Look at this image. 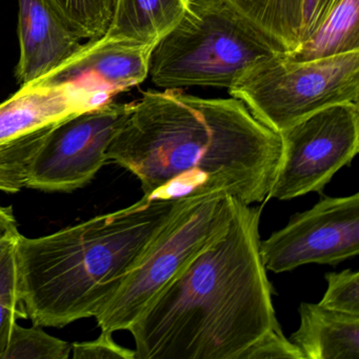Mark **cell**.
<instances>
[{
    "instance_id": "4",
    "label": "cell",
    "mask_w": 359,
    "mask_h": 359,
    "mask_svg": "<svg viewBox=\"0 0 359 359\" xmlns=\"http://www.w3.org/2000/svg\"><path fill=\"white\" fill-rule=\"evenodd\" d=\"M283 53L228 0H188L180 22L153 47L149 75L165 90H229L252 67Z\"/></svg>"
},
{
    "instance_id": "22",
    "label": "cell",
    "mask_w": 359,
    "mask_h": 359,
    "mask_svg": "<svg viewBox=\"0 0 359 359\" xmlns=\"http://www.w3.org/2000/svg\"><path fill=\"white\" fill-rule=\"evenodd\" d=\"M113 333L102 331L96 339L74 342L72 356L75 359H136L135 351L123 348L113 339Z\"/></svg>"
},
{
    "instance_id": "3",
    "label": "cell",
    "mask_w": 359,
    "mask_h": 359,
    "mask_svg": "<svg viewBox=\"0 0 359 359\" xmlns=\"http://www.w3.org/2000/svg\"><path fill=\"white\" fill-rule=\"evenodd\" d=\"M187 201L142 196L46 236L20 234L18 285L27 318L41 327H64L95 316Z\"/></svg>"
},
{
    "instance_id": "24",
    "label": "cell",
    "mask_w": 359,
    "mask_h": 359,
    "mask_svg": "<svg viewBox=\"0 0 359 359\" xmlns=\"http://www.w3.org/2000/svg\"><path fill=\"white\" fill-rule=\"evenodd\" d=\"M18 224L12 207L0 205V239L16 237L20 235Z\"/></svg>"
},
{
    "instance_id": "2",
    "label": "cell",
    "mask_w": 359,
    "mask_h": 359,
    "mask_svg": "<svg viewBox=\"0 0 359 359\" xmlns=\"http://www.w3.org/2000/svg\"><path fill=\"white\" fill-rule=\"evenodd\" d=\"M262 210L235 199L226 232L132 323L136 359H238L278 323L260 256Z\"/></svg>"
},
{
    "instance_id": "20",
    "label": "cell",
    "mask_w": 359,
    "mask_h": 359,
    "mask_svg": "<svg viewBox=\"0 0 359 359\" xmlns=\"http://www.w3.org/2000/svg\"><path fill=\"white\" fill-rule=\"evenodd\" d=\"M327 287L319 304L338 312L359 316V273L346 269L325 275Z\"/></svg>"
},
{
    "instance_id": "7",
    "label": "cell",
    "mask_w": 359,
    "mask_h": 359,
    "mask_svg": "<svg viewBox=\"0 0 359 359\" xmlns=\"http://www.w3.org/2000/svg\"><path fill=\"white\" fill-rule=\"evenodd\" d=\"M83 83H34L0 104V192L26 188L35 157L65 121L112 100Z\"/></svg>"
},
{
    "instance_id": "1",
    "label": "cell",
    "mask_w": 359,
    "mask_h": 359,
    "mask_svg": "<svg viewBox=\"0 0 359 359\" xmlns=\"http://www.w3.org/2000/svg\"><path fill=\"white\" fill-rule=\"evenodd\" d=\"M107 156L135 175L151 201L224 194L254 205L268 201L281 140L237 98L148 90Z\"/></svg>"
},
{
    "instance_id": "14",
    "label": "cell",
    "mask_w": 359,
    "mask_h": 359,
    "mask_svg": "<svg viewBox=\"0 0 359 359\" xmlns=\"http://www.w3.org/2000/svg\"><path fill=\"white\" fill-rule=\"evenodd\" d=\"M188 0H116L104 39L154 47L175 27Z\"/></svg>"
},
{
    "instance_id": "15",
    "label": "cell",
    "mask_w": 359,
    "mask_h": 359,
    "mask_svg": "<svg viewBox=\"0 0 359 359\" xmlns=\"http://www.w3.org/2000/svg\"><path fill=\"white\" fill-rule=\"evenodd\" d=\"M359 0H340L314 36L287 57L309 62L359 51Z\"/></svg>"
},
{
    "instance_id": "10",
    "label": "cell",
    "mask_w": 359,
    "mask_h": 359,
    "mask_svg": "<svg viewBox=\"0 0 359 359\" xmlns=\"http://www.w3.org/2000/svg\"><path fill=\"white\" fill-rule=\"evenodd\" d=\"M266 271L289 272L309 264L336 266L359 253V194L323 197L287 226L260 241Z\"/></svg>"
},
{
    "instance_id": "16",
    "label": "cell",
    "mask_w": 359,
    "mask_h": 359,
    "mask_svg": "<svg viewBox=\"0 0 359 359\" xmlns=\"http://www.w3.org/2000/svg\"><path fill=\"white\" fill-rule=\"evenodd\" d=\"M250 22L285 49L299 46L302 0H228Z\"/></svg>"
},
{
    "instance_id": "19",
    "label": "cell",
    "mask_w": 359,
    "mask_h": 359,
    "mask_svg": "<svg viewBox=\"0 0 359 359\" xmlns=\"http://www.w3.org/2000/svg\"><path fill=\"white\" fill-rule=\"evenodd\" d=\"M72 344L43 331L39 325H13L1 359H68Z\"/></svg>"
},
{
    "instance_id": "6",
    "label": "cell",
    "mask_w": 359,
    "mask_h": 359,
    "mask_svg": "<svg viewBox=\"0 0 359 359\" xmlns=\"http://www.w3.org/2000/svg\"><path fill=\"white\" fill-rule=\"evenodd\" d=\"M229 94L279 134L332 104L358 102L359 51L309 62L278 54L252 67Z\"/></svg>"
},
{
    "instance_id": "23",
    "label": "cell",
    "mask_w": 359,
    "mask_h": 359,
    "mask_svg": "<svg viewBox=\"0 0 359 359\" xmlns=\"http://www.w3.org/2000/svg\"><path fill=\"white\" fill-rule=\"evenodd\" d=\"M340 0H302L299 46L312 39Z\"/></svg>"
},
{
    "instance_id": "12",
    "label": "cell",
    "mask_w": 359,
    "mask_h": 359,
    "mask_svg": "<svg viewBox=\"0 0 359 359\" xmlns=\"http://www.w3.org/2000/svg\"><path fill=\"white\" fill-rule=\"evenodd\" d=\"M20 55L15 77L20 87L34 85L60 68L83 46V39L45 0H18Z\"/></svg>"
},
{
    "instance_id": "8",
    "label": "cell",
    "mask_w": 359,
    "mask_h": 359,
    "mask_svg": "<svg viewBox=\"0 0 359 359\" xmlns=\"http://www.w3.org/2000/svg\"><path fill=\"white\" fill-rule=\"evenodd\" d=\"M279 135L280 161L268 201H290L309 193H321L358 153V102L321 109Z\"/></svg>"
},
{
    "instance_id": "13",
    "label": "cell",
    "mask_w": 359,
    "mask_h": 359,
    "mask_svg": "<svg viewBox=\"0 0 359 359\" xmlns=\"http://www.w3.org/2000/svg\"><path fill=\"white\" fill-rule=\"evenodd\" d=\"M291 340L304 359H359V316L302 302Z\"/></svg>"
},
{
    "instance_id": "9",
    "label": "cell",
    "mask_w": 359,
    "mask_h": 359,
    "mask_svg": "<svg viewBox=\"0 0 359 359\" xmlns=\"http://www.w3.org/2000/svg\"><path fill=\"white\" fill-rule=\"evenodd\" d=\"M133 107L110 100L58 126L35 157L26 188L70 193L90 184L109 161L107 151Z\"/></svg>"
},
{
    "instance_id": "5",
    "label": "cell",
    "mask_w": 359,
    "mask_h": 359,
    "mask_svg": "<svg viewBox=\"0 0 359 359\" xmlns=\"http://www.w3.org/2000/svg\"><path fill=\"white\" fill-rule=\"evenodd\" d=\"M234 211L235 198L229 195L188 199L94 316L102 331L129 330L188 264L226 232Z\"/></svg>"
},
{
    "instance_id": "11",
    "label": "cell",
    "mask_w": 359,
    "mask_h": 359,
    "mask_svg": "<svg viewBox=\"0 0 359 359\" xmlns=\"http://www.w3.org/2000/svg\"><path fill=\"white\" fill-rule=\"evenodd\" d=\"M152 46L100 37L86 41L60 68L36 83H79L114 96L149 76Z\"/></svg>"
},
{
    "instance_id": "17",
    "label": "cell",
    "mask_w": 359,
    "mask_h": 359,
    "mask_svg": "<svg viewBox=\"0 0 359 359\" xmlns=\"http://www.w3.org/2000/svg\"><path fill=\"white\" fill-rule=\"evenodd\" d=\"M18 236L0 239V359L7 348L13 325L18 319L27 318L18 285Z\"/></svg>"
},
{
    "instance_id": "18",
    "label": "cell",
    "mask_w": 359,
    "mask_h": 359,
    "mask_svg": "<svg viewBox=\"0 0 359 359\" xmlns=\"http://www.w3.org/2000/svg\"><path fill=\"white\" fill-rule=\"evenodd\" d=\"M83 41L104 36L114 13L116 0H45Z\"/></svg>"
},
{
    "instance_id": "21",
    "label": "cell",
    "mask_w": 359,
    "mask_h": 359,
    "mask_svg": "<svg viewBox=\"0 0 359 359\" xmlns=\"http://www.w3.org/2000/svg\"><path fill=\"white\" fill-rule=\"evenodd\" d=\"M304 359L297 346L283 335L280 325L262 334L248 346L238 359Z\"/></svg>"
}]
</instances>
